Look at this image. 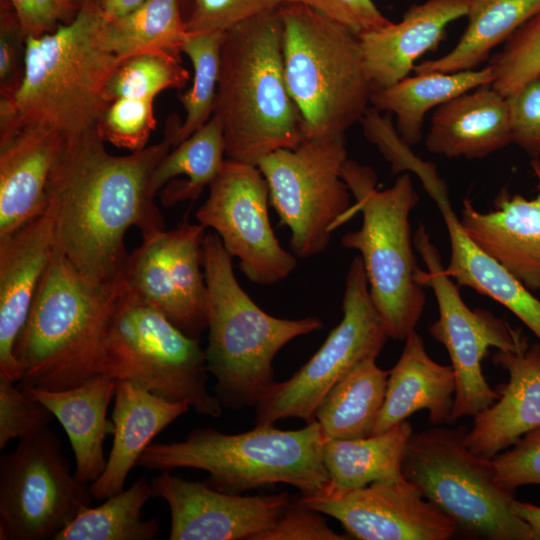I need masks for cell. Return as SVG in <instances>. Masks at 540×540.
<instances>
[{"label": "cell", "mask_w": 540, "mask_h": 540, "mask_svg": "<svg viewBox=\"0 0 540 540\" xmlns=\"http://www.w3.org/2000/svg\"><path fill=\"white\" fill-rule=\"evenodd\" d=\"M498 481L510 490L540 484V427L491 459Z\"/></svg>", "instance_id": "obj_43"}, {"label": "cell", "mask_w": 540, "mask_h": 540, "mask_svg": "<svg viewBox=\"0 0 540 540\" xmlns=\"http://www.w3.org/2000/svg\"><path fill=\"white\" fill-rule=\"evenodd\" d=\"M413 243L426 266V271L419 268L417 281L432 288L438 305V319L428 330L446 348L455 375L451 424L463 417H474L497 400V390L489 386L482 372L488 350H514L527 338L489 310L467 306L423 224L417 228Z\"/></svg>", "instance_id": "obj_14"}, {"label": "cell", "mask_w": 540, "mask_h": 540, "mask_svg": "<svg viewBox=\"0 0 540 540\" xmlns=\"http://www.w3.org/2000/svg\"><path fill=\"white\" fill-rule=\"evenodd\" d=\"M285 0H194L186 21L189 33L227 32L253 18L278 10Z\"/></svg>", "instance_id": "obj_41"}, {"label": "cell", "mask_w": 540, "mask_h": 540, "mask_svg": "<svg viewBox=\"0 0 540 540\" xmlns=\"http://www.w3.org/2000/svg\"><path fill=\"white\" fill-rule=\"evenodd\" d=\"M151 497V483L139 478L99 506L83 510L54 540H153L159 524L142 517V508Z\"/></svg>", "instance_id": "obj_35"}, {"label": "cell", "mask_w": 540, "mask_h": 540, "mask_svg": "<svg viewBox=\"0 0 540 540\" xmlns=\"http://www.w3.org/2000/svg\"><path fill=\"white\" fill-rule=\"evenodd\" d=\"M279 15L286 84L306 138L344 136L372 94L358 37L301 4L285 3Z\"/></svg>", "instance_id": "obj_8"}, {"label": "cell", "mask_w": 540, "mask_h": 540, "mask_svg": "<svg viewBox=\"0 0 540 540\" xmlns=\"http://www.w3.org/2000/svg\"><path fill=\"white\" fill-rule=\"evenodd\" d=\"M152 99L120 98L100 117L96 131L104 142L137 152L147 147L156 127Z\"/></svg>", "instance_id": "obj_39"}, {"label": "cell", "mask_w": 540, "mask_h": 540, "mask_svg": "<svg viewBox=\"0 0 540 540\" xmlns=\"http://www.w3.org/2000/svg\"><path fill=\"white\" fill-rule=\"evenodd\" d=\"M512 142L533 156L540 155V75L506 97Z\"/></svg>", "instance_id": "obj_44"}, {"label": "cell", "mask_w": 540, "mask_h": 540, "mask_svg": "<svg viewBox=\"0 0 540 540\" xmlns=\"http://www.w3.org/2000/svg\"><path fill=\"white\" fill-rule=\"evenodd\" d=\"M205 350L157 308L126 293L119 281L108 311L100 376L134 382L170 401H186L203 416L222 406L207 388Z\"/></svg>", "instance_id": "obj_9"}, {"label": "cell", "mask_w": 540, "mask_h": 540, "mask_svg": "<svg viewBox=\"0 0 540 540\" xmlns=\"http://www.w3.org/2000/svg\"><path fill=\"white\" fill-rule=\"evenodd\" d=\"M494 81L489 65L483 69L444 73H416L397 83L372 92L370 103L379 111L395 115L396 129L410 146L417 144L428 111L470 90Z\"/></svg>", "instance_id": "obj_30"}, {"label": "cell", "mask_w": 540, "mask_h": 540, "mask_svg": "<svg viewBox=\"0 0 540 540\" xmlns=\"http://www.w3.org/2000/svg\"><path fill=\"white\" fill-rule=\"evenodd\" d=\"M208 293V372L217 381L222 408L256 406L276 383L273 360L291 340L320 330L316 317L285 319L261 309L235 277L233 257L216 233L202 242Z\"/></svg>", "instance_id": "obj_4"}, {"label": "cell", "mask_w": 540, "mask_h": 540, "mask_svg": "<svg viewBox=\"0 0 540 540\" xmlns=\"http://www.w3.org/2000/svg\"><path fill=\"white\" fill-rule=\"evenodd\" d=\"M455 391L452 366L435 362L413 331L389 371L385 400L372 434L382 433L423 409L434 426L450 423Z\"/></svg>", "instance_id": "obj_27"}, {"label": "cell", "mask_w": 540, "mask_h": 540, "mask_svg": "<svg viewBox=\"0 0 540 540\" xmlns=\"http://www.w3.org/2000/svg\"><path fill=\"white\" fill-rule=\"evenodd\" d=\"M467 432L465 426L441 425L413 432L402 464L404 478L470 534L490 540H536L512 510L514 490L498 481L491 459L469 450Z\"/></svg>", "instance_id": "obj_10"}, {"label": "cell", "mask_w": 540, "mask_h": 540, "mask_svg": "<svg viewBox=\"0 0 540 540\" xmlns=\"http://www.w3.org/2000/svg\"><path fill=\"white\" fill-rule=\"evenodd\" d=\"M189 72L179 55L152 52L123 60L106 88L109 103L120 98L152 99L166 89H182Z\"/></svg>", "instance_id": "obj_37"}, {"label": "cell", "mask_w": 540, "mask_h": 540, "mask_svg": "<svg viewBox=\"0 0 540 540\" xmlns=\"http://www.w3.org/2000/svg\"><path fill=\"white\" fill-rule=\"evenodd\" d=\"M116 385L113 379L97 376L65 390H25L60 422L74 453V474L88 484L96 481L106 467L103 443L114 431L112 420L107 419V410Z\"/></svg>", "instance_id": "obj_28"}, {"label": "cell", "mask_w": 540, "mask_h": 540, "mask_svg": "<svg viewBox=\"0 0 540 540\" xmlns=\"http://www.w3.org/2000/svg\"><path fill=\"white\" fill-rule=\"evenodd\" d=\"M342 310L341 322L319 350L289 379L276 382L255 406L256 425L288 418L314 422L327 392L360 362L381 352L389 336L372 302L360 256L348 269Z\"/></svg>", "instance_id": "obj_13"}, {"label": "cell", "mask_w": 540, "mask_h": 540, "mask_svg": "<svg viewBox=\"0 0 540 540\" xmlns=\"http://www.w3.org/2000/svg\"><path fill=\"white\" fill-rule=\"evenodd\" d=\"M322 513L308 506L301 495L291 499L275 524L257 536L256 540H344L333 531Z\"/></svg>", "instance_id": "obj_42"}, {"label": "cell", "mask_w": 540, "mask_h": 540, "mask_svg": "<svg viewBox=\"0 0 540 540\" xmlns=\"http://www.w3.org/2000/svg\"><path fill=\"white\" fill-rule=\"evenodd\" d=\"M55 247V209L0 236V374L18 382L16 342Z\"/></svg>", "instance_id": "obj_19"}, {"label": "cell", "mask_w": 540, "mask_h": 540, "mask_svg": "<svg viewBox=\"0 0 540 540\" xmlns=\"http://www.w3.org/2000/svg\"><path fill=\"white\" fill-rule=\"evenodd\" d=\"M469 0H427L413 5L398 22L358 37L372 92L407 77L415 61L434 49L445 28L467 16Z\"/></svg>", "instance_id": "obj_23"}, {"label": "cell", "mask_w": 540, "mask_h": 540, "mask_svg": "<svg viewBox=\"0 0 540 540\" xmlns=\"http://www.w3.org/2000/svg\"><path fill=\"white\" fill-rule=\"evenodd\" d=\"M105 19L94 0H82L71 21L26 38L21 84L0 99V131L38 126L70 141L96 130L122 62L103 42Z\"/></svg>", "instance_id": "obj_2"}, {"label": "cell", "mask_w": 540, "mask_h": 540, "mask_svg": "<svg viewBox=\"0 0 540 540\" xmlns=\"http://www.w3.org/2000/svg\"><path fill=\"white\" fill-rule=\"evenodd\" d=\"M425 190L436 203L449 235L451 255L445 267L447 275L458 286L472 288L507 308L540 340V300L468 237L452 208L442 178Z\"/></svg>", "instance_id": "obj_25"}, {"label": "cell", "mask_w": 540, "mask_h": 540, "mask_svg": "<svg viewBox=\"0 0 540 540\" xmlns=\"http://www.w3.org/2000/svg\"><path fill=\"white\" fill-rule=\"evenodd\" d=\"M531 167L538 182L532 199L503 190L496 209L481 212L463 200L460 224L468 237L530 291L540 290V161Z\"/></svg>", "instance_id": "obj_20"}, {"label": "cell", "mask_w": 540, "mask_h": 540, "mask_svg": "<svg viewBox=\"0 0 540 540\" xmlns=\"http://www.w3.org/2000/svg\"><path fill=\"white\" fill-rule=\"evenodd\" d=\"M301 497L311 508L339 521L347 536L359 540H447L458 528L405 478L344 492L322 489Z\"/></svg>", "instance_id": "obj_17"}, {"label": "cell", "mask_w": 540, "mask_h": 540, "mask_svg": "<svg viewBox=\"0 0 540 540\" xmlns=\"http://www.w3.org/2000/svg\"><path fill=\"white\" fill-rule=\"evenodd\" d=\"M388 376L389 371L369 358L341 378L315 412L324 439L370 436L385 400Z\"/></svg>", "instance_id": "obj_32"}, {"label": "cell", "mask_w": 540, "mask_h": 540, "mask_svg": "<svg viewBox=\"0 0 540 540\" xmlns=\"http://www.w3.org/2000/svg\"><path fill=\"white\" fill-rule=\"evenodd\" d=\"M269 188L256 165L225 159L196 212L205 229L219 236L226 251L239 259L253 283L272 285L296 268V256L276 238L268 214Z\"/></svg>", "instance_id": "obj_15"}, {"label": "cell", "mask_w": 540, "mask_h": 540, "mask_svg": "<svg viewBox=\"0 0 540 540\" xmlns=\"http://www.w3.org/2000/svg\"><path fill=\"white\" fill-rule=\"evenodd\" d=\"M508 372V382L497 389V400L474 416L466 444L475 455L492 459L520 437L540 427V344L527 339L514 350L492 356Z\"/></svg>", "instance_id": "obj_22"}, {"label": "cell", "mask_w": 540, "mask_h": 540, "mask_svg": "<svg viewBox=\"0 0 540 540\" xmlns=\"http://www.w3.org/2000/svg\"><path fill=\"white\" fill-rule=\"evenodd\" d=\"M104 143L96 130L70 140L52 174L48 197L55 209V249L86 282L111 289L129 256L128 229L137 227L142 238L165 229L149 182L173 146L165 136L117 156Z\"/></svg>", "instance_id": "obj_1"}, {"label": "cell", "mask_w": 540, "mask_h": 540, "mask_svg": "<svg viewBox=\"0 0 540 540\" xmlns=\"http://www.w3.org/2000/svg\"><path fill=\"white\" fill-rule=\"evenodd\" d=\"M344 136L306 138L295 148L278 149L258 163L270 204L291 233L299 258L323 252L331 233L344 223L352 194L342 178L347 161Z\"/></svg>", "instance_id": "obj_11"}, {"label": "cell", "mask_w": 540, "mask_h": 540, "mask_svg": "<svg viewBox=\"0 0 540 540\" xmlns=\"http://www.w3.org/2000/svg\"><path fill=\"white\" fill-rule=\"evenodd\" d=\"M189 409L186 401H170L134 382L117 381L111 415L113 445L103 473L89 486L93 499L121 492L153 438Z\"/></svg>", "instance_id": "obj_24"}, {"label": "cell", "mask_w": 540, "mask_h": 540, "mask_svg": "<svg viewBox=\"0 0 540 540\" xmlns=\"http://www.w3.org/2000/svg\"><path fill=\"white\" fill-rule=\"evenodd\" d=\"M412 433L405 420L368 437L325 440L323 462L329 480L323 489L344 492L404 478L402 464Z\"/></svg>", "instance_id": "obj_29"}, {"label": "cell", "mask_w": 540, "mask_h": 540, "mask_svg": "<svg viewBox=\"0 0 540 540\" xmlns=\"http://www.w3.org/2000/svg\"><path fill=\"white\" fill-rule=\"evenodd\" d=\"M205 230L185 218L174 229L142 238V244L129 254L120 280L128 295L157 308L194 338L208 326Z\"/></svg>", "instance_id": "obj_16"}, {"label": "cell", "mask_w": 540, "mask_h": 540, "mask_svg": "<svg viewBox=\"0 0 540 540\" xmlns=\"http://www.w3.org/2000/svg\"><path fill=\"white\" fill-rule=\"evenodd\" d=\"M68 142L38 126L0 131V236L49 207V183Z\"/></svg>", "instance_id": "obj_21"}, {"label": "cell", "mask_w": 540, "mask_h": 540, "mask_svg": "<svg viewBox=\"0 0 540 540\" xmlns=\"http://www.w3.org/2000/svg\"><path fill=\"white\" fill-rule=\"evenodd\" d=\"M490 66L491 86L505 97L540 75V9L510 36Z\"/></svg>", "instance_id": "obj_38"}, {"label": "cell", "mask_w": 540, "mask_h": 540, "mask_svg": "<svg viewBox=\"0 0 540 540\" xmlns=\"http://www.w3.org/2000/svg\"><path fill=\"white\" fill-rule=\"evenodd\" d=\"M469 1L468 24L458 43L445 55L415 65V73L476 69L540 9V0Z\"/></svg>", "instance_id": "obj_33"}, {"label": "cell", "mask_w": 540, "mask_h": 540, "mask_svg": "<svg viewBox=\"0 0 540 540\" xmlns=\"http://www.w3.org/2000/svg\"><path fill=\"white\" fill-rule=\"evenodd\" d=\"M187 36L178 0H146L122 17L105 19L102 27L106 48L121 61L152 52L179 55Z\"/></svg>", "instance_id": "obj_34"}, {"label": "cell", "mask_w": 540, "mask_h": 540, "mask_svg": "<svg viewBox=\"0 0 540 540\" xmlns=\"http://www.w3.org/2000/svg\"><path fill=\"white\" fill-rule=\"evenodd\" d=\"M153 497L170 510V540H256L271 528L291 495L243 496L219 491L161 471L151 481Z\"/></svg>", "instance_id": "obj_18"}, {"label": "cell", "mask_w": 540, "mask_h": 540, "mask_svg": "<svg viewBox=\"0 0 540 540\" xmlns=\"http://www.w3.org/2000/svg\"><path fill=\"white\" fill-rule=\"evenodd\" d=\"M324 442L317 421L298 430L256 425L237 434L202 428L179 442L151 443L137 465L159 471L203 470L209 475L204 480L209 486L231 494L283 483L310 495L329 480L323 462Z\"/></svg>", "instance_id": "obj_6"}, {"label": "cell", "mask_w": 540, "mask_h": 540, "mask_svg": "<svg viewBox=\"0 0 540 540\" xmlns=\"http://www.w3.org/2000/svg\"><path fill=\"white\" fill-rule=\"evenodd\" d=\"M107 20L126 15L146 0H94Z\"/></svg>", "instance_id": "obj_48"}, {"label": "cell", "mask_w": 540, "mask_h": 540, "mask_svg": "<svg viewBox=\"0 0 540 540\" xmlns=\"http://www.w3.org/2000/svg\"><path fill=\"white\" fill-rule=\"evenodd\" d=\"M89 484L71 473L49 425L0 458V540L54 538L91 506Z\"/></svg>", "instance_id": "obj_12"}, {"label": "cell", "mask_w": 540, "mask_h": 540, "mask_svg": "<svg viewBox=\"0 0 540 540\" xmlns=\"http://www.w3.org/2000/svg\"><path fill=\"white\" fill-rule=\"evenodd\" d=\"M27 36L13 9L2 10L0 21V99L19 88L23 73Z\"/></svg>", "instance_id": "obj_46"}, {"label": "cell", "mask_w": 540, "mask_h": 540, "mask_svg": "<svg viewBox=\"0 0 540 540\" xmlns=\"http://www.w3.org/2000/svg\"><path fill=\"white\" fill-rule=\"evenodd\" d=\"M512 510L529 525L535 539L540 540V507L515 499L512 503Z\"/></svg>", "instance_id": "obj_49"}, {"label": "cell", "mask_w": 540, "mask_h": 540, "mask_svg": "<svg viewBox=\"0 0 540 540\" xmlns=\"http://www.w3.org/2000/svg\"><path fill=\"white\" fill-rule=\"evenodd\" d=\"M285 3L307 6L343 26L356 37L391 22L373 0H285Z\"/></svg>", "instance_id": "obj_45"}, {"label": "cell", "mask_w": 540, "mask_h": 540, "mask_svg": "<svg viewBox=\"0 0 540 540\" xmlns=\"http://www.w3.org/2000/svg\"><path fill=\"white\" fill-rule=\"evenodd\" d=\"M342 178L355 200L344 222L357 212L363 219L358 230L342 236L341 244L360 253L372 302L388 336L405 340L415 331L426 302L417 281L419 267L409 220L419 195L409 174L379 190L374 170L349 159Z\"/></svg>", "instance_id": "obj_7"}, {"label": "cell", "mask_w": 540, "mask_h": 540, "mask_svg": "<svg viewBox=\"0 0 540 540\" xmlns=\"http://www.w3.org/2000/svg\"><path fill=\"white\" fill-rule=\"evenodd\" d=\"M223 127L215 116L173 147L157 164L149 182L150 194L165 207L195 201L218 175L225 161Z\"/></svg>", "instance_id": "obj_31"}, {"label": "cell", "mask_w": 540, "mask_h": 540, "mask_svg": "<svg viewBox=\"0 0 540 540\" xmlns=\"http://www.w3.org/2000/svg\"><path fill=\"white\" fill-rule=\"evenodd\" d=\"M118 283L111 289L92 286L54 247L14 349L21 389L59 391L100 376L105 325Z\"/></svg>", "instance_id": "obj_5"}, {"label": "cell", "mask_w": 540, "mask_h": 540, "mask_svg": "<svg viewBox=\"0 0 540 540\" xmlns=\"http://www.w3.org/2000/svg\"><path fill=\"white\" fill-rule=\"evenodd\" d=\"M223 32L189 33L185 53L193 66L191 87L179 95L185 110L181 124L168 123L165 136L175 147L204 126L212 117L217 94Z\"/></svg>", "instance_id": "obj_36"}, {"label": "cell", "mask_w": 540, "mask_h": 540, "mask_svg": "<svg viewBox=\"0 0 540 540\" xmlns=\"http://www.w3.org/2000/svg\"><path fill=\"white\" fill-rule=\"evenodd\" d=\"M215 115L227 159L256 165L266 155L306 139L289 94L282 56L279 9L224 33Z\"/></svg>", "instance_id": "obj_3"}, {"label": "cell", "mask_w": 540, "mask_h": 540, "mask_svg": "<svg viewBox=\"0 0 540 540\" xmlns=\"http://www.w3.org/2000/svg\"><path fill=\"white\" fill-rule=\"evenodd\" d=\"M8 1L27 37L51 33L76 15H72L74 0Z\"/></svg>", "instance_id": "obj_47"}, {"label": "cell", "mask_w": 540, "mask_h": 540, "mask_svg": "<svg viewBox=\"0 0 540 540\" xmlns=\"http://www.w3.org/2000/svg\"><path fill=\"white\" fill-rule=\"evenodd\" d=\"M11 379L0 374V449L53 420L54 415Z\"/></svg>", "instance_id": "obj_40"}, {"label": "cell", "mask_w": 540, "mask_h": 540, "mask_svg": "<svg viewBox=\"0 0 540 540\" xmlns=\"http://www.w3.org/2000/svg\"><path fill=\"white\" fill-rule=\"evenodd\" d=\"M512 142L508 103L491 85L437 107L426 137L429 152L448 158H484Z\"/></svg>", "instance_id": "obj_26"}]
</instances>
